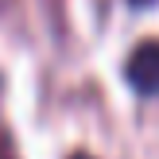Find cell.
Wrapping results in <instances>:
<instances>
[{
	"mask_svg": "<svg viewBox=\"0 0 159 159\" xmlns=\"http://www.w3.org/2000/svg\"><path fill=\"white\" fill-rule=\"evenodd\" d=\"M124 78L144 97H155L159 93V39H144V43L132 47L128 62H124Z\"/></svg>",
	"mask_w": 159,
	"mask_h": 159,
	"instance_id": "cell-1",
	"label": "cell"
},
{
	"mask_svg": "<svg viewBox=\"0 0 159 159\" xmlns=\"http://www.w3.org/2000/svg\"><path fill=\"white\" fill-rule=\"evenodd\" d=\"M132 4H152V0H132Z\"/></svg>",
	"mask_w": 159,
	"mask_h": 159,
	"instance_id": "cell-2",
	"label": "cell"
},
{
	"mask_svg": "<svg viewBox=\"0 0 159 159\" xmlns=\"http://www.w3.org/2000/svg\"><path fill=\"white\" fill-rule=\"evenodd\" d=\"M74 159H89V155H74Z\"/></svg>",
	"mask_w": 159,
	"mask_h": 159,
	"instance_id": "cell-3",
	"label": "cell"
},
{
	"mask_svg": "<svg viewBox=\"0 0 159 159\" xmlns=\"http://www.w3.org/2000/svg\"><path fill=\"white\" fill-rule=\"evenodd\" d=\"M0 159H8V155H0Z\"/></svg>",
	"mask_w": 159,
	"mask_h": 159,
	"instance_id": "cell-4",
	"label": "cell"
}]
</instances>
